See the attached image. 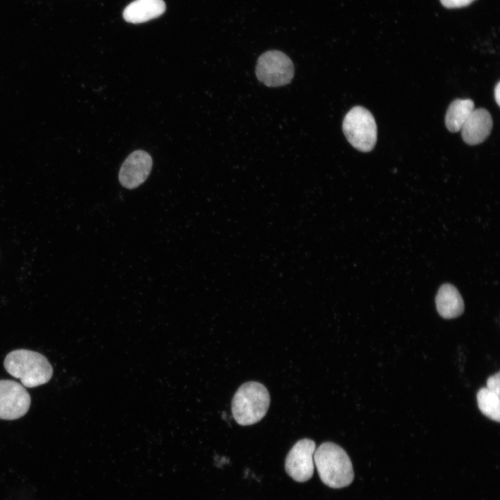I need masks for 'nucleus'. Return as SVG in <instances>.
Returning <instances> with one entry per match:
<instances>
[{"instance_id":"f257e3e1","label":"nucleus","mask_w":500,"mask_h":500,"mask_svg":"<svg viewBox=\"0 0 500 500\" xmlns=\"http://www.w3.org/2000/svg\"><path fill=\"white\" fill-rule=\"evenodd\" d=\"M314 464L321 481L332 488L349 485L354 478L351 461L347 452L338 444L326 442L314 453Z\"/></svg>"},{"instance_id":"f03ea898","label":"nucleus","mask_w":500,"mask_h":500,"mask_svg":"<svg viewBox=\"0 0 500 500\" xmlns=\"http://www.w3.org/2000/svg\"><path fill=\"white\" fill-rule=\"evenodd\" d=\"M6 370L20 380L22 385L35 388L47 383L53 375V368L42 353L28 349H15L3 361Z\"/></svg>"},{"instance_id":"7ed1b4c3","label":"nucleus","mask_w":500,"mask_h":500,"mask_svg":"<svg viewBox=\"0 0 500 500\" xmlns=\"http://www.w3.org/2000/svg\"><path fill=\"white\" fill-rule=\"evenodd\" d=\"M270 396L266 387L258 382L243 383L235 393L231 402L234 419L241 426L254 424L266 415Z\"/></svg>"},{"instance_id":"20e7f679","label":"nucleus","mask_w":500,"mask_h":500,"mask_svg":"<svg viewBox=\"0 0 500 500\" xmlns=\"http://www.w3.org/2000/svg\"><path fill=\"white\" fill-rule=\"evenodd\" d=\"M342 130L350 144L360 151L369 152L376 143L375 119L370 111L362 106H354L346 114Z\"/></svg>"},{"instance_id":"39448f33","label":"nucleus","mask_w":500,"mask_h":500,"mask_svg":"<svg viewBox=\"0 0 500 500\" xmlns=\"http://www.w3.org/2000/svg\"><path fill=\"white\" fill-rule=\"evenodd\" d=\"M294 73L292 61L281 51H267L261 54L257 60V78L268 87H279L288 84L292 81Z\"/></svg>"},{"instance_id":"423d86ee","label":"nucleus","mask_w":500,"mask_h":500,"mask_svg":"<svg viewBox=\"0 0 500 500\" xmlns=\"http://www.w3.org/2000/svg\"><path fill=\"white\" fill-rule=\"evenodd\" d=\"M31 397L22 384L7 379L0 380V419L14 420L26 414Z\"/></svg>"},{"instance_id":"0eeeda50","label":"nucleus","mask_w":500,"mask_h":500,"mask_svg":"<svg viewBox=\"0 0 500 500\" xmlns=\"http://www.w3.org/2000/svg\"><path fill=\"white\" fill-rule=\"evenodd\" d=\"M315 442L308 438L298 440L288 452L285 462L287 474L297 482L308 481L314 472Z\"/></svg>"},{"instance_id":"6e6552de","label":"nucleus","mask_w":500,"mask_h":500,"mask_svg":"<svg viewBox=\"0 0 500 500\" xmlns=\"http://www.w3.org/2000/svg\"><path fill=\"white\" fill-rule=\"evenodd\" d=\"M152 165V158L147 151L136 150L132 152L120 167L119 183L128 189L138 187L148 178Z\"/></svg>"},{"instance_id":"1a4fd4ad","label":"nucleus","mask_w":500,"mask_h":500,"mask_svg":"<svg viewBox=\"0 0 500 500\" xmlns=\"http://www.w3.org/2000/svg\"><path fill=\"white\" fill-rule=\"evenodd\" d=\"M492 118L486 109H474L461 128L462 140L469 145H476L484 142L492 128Z\"/></svg>"},{"instance_id":"9d476101","label":"nucleus","mask_w":500,"mask_h":500,"mask_svg":"<svg viewBox=\"0 0 500 500\" xmlns=\"http://www.w3.org/2000/svg\"><path fill=\"white\" fill-rule=\"evenodd\" d=\"M165 9L163 0H135L125 8L123 17L127 22L140 24L157 18Z\"/></svg>"},{"instance_id":"9b49d317","label":"nucleus","mask_w":500,"mask_h":500,"mask_svg":"<svg viewBox=\"0 0 500 500\" xmlns=\"http://www.w3.org/2000/svg\"><path fill=\"white\" fill-rule=\"evenodd\" d=\"M438 313L444 319H453L464 311V302L458 290L451 284L441 285L435 297Z\"/></svg>"},{"instance_id":"f8f14e48","label":"nucleus","mask_w":500,"mask_h":500,"mask_svg":"<svg viewBox=\"0 0 500 500\" xmlns=\"http://www.w3.org/2000/svg\"><path fill=\"white\" fill-rule=\"evenodd\" d=\"M474 110V103L470 99L453 100L450 103L445 116L447 129L452 133L460 131Z\"/></svg>"},{"instance_id":"ddd939ff","label":"nucleus","mask_w":500,"mask_h":500,"mask_svg":"<svg viewBox=\"0 0 500 500\" xmlns=\"http://www.w3.org/2000/svg\"><path fill=\"white\" fill-rule=\"evenodd\" d=\"M499 395L487 388H481L477 393V403L481 412L497 422L500 421Z\"/></svg>"},{"instance_id":"4468645a","label":"nucleus","mask_w":500,"mask_h":500,"mask_svg":"<svg viewBox=\"0 0 500 500\" xmlns=\"http://www.w3.org/2000/svg\"><path fill=\"white\" fill-rule=\"evenodd\" d=\"M500 373L490 376L487 380V388L490 390L500 394Z\"/></svg>"},{"instance_id":"2eb2a0df","label":"nucleus","mask_w":500,"mask_h":500,"mask_svg":"<svg viewBox=\"0 0 500 500\" xmlns=\"http://www.w3.org/2000/svg\"><path fill=\"white\" fill-rule=\"evenodd\" d=\"M475 0H440L442 4L448 8H457L465 7Z\"/></svg>"},{"instance_id":"dca6fc26","label":"nucleus","mask_w":500,"mask_h":500,"mask_svg":"<svg viewBox=\"0 0 500 500\" xmlns=\"http://www.w3.org/2000/svg\"><path fill=\"white\" fill-rule=\"evenodd\" d=\"M494 97L497 104L500 105V83L498 82L494 88Z\"/></svg>"}]
</instances>
